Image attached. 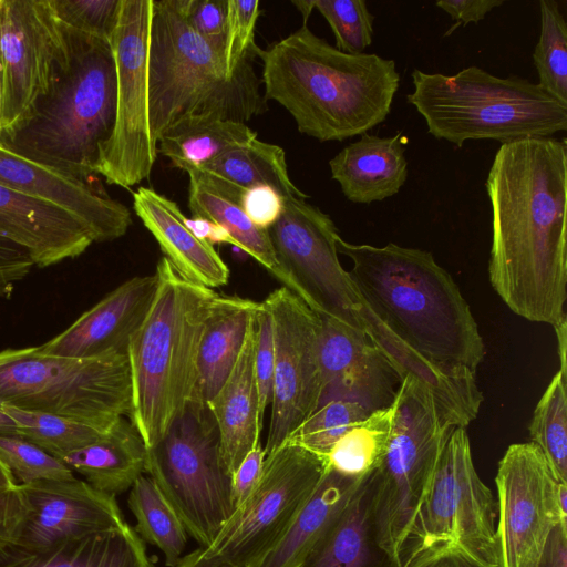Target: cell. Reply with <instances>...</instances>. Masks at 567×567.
Here are the masks:
<instances>
[{
  "label": "cell",
  "instance_id": "obj_1",
  "mask_svg": "<svg viewBox=\"0 0 567 567\" xmlns=\"http://www.w3.org/2000/svg\"><path fill=\"white\" fill-rule=\"evenodd\" d=\"M492 208L488 277L517 316L556 326L567 299L566 138L504 142L485 182Z\"/></svg>",
  "mask_w": 567,
  "mask_h": 567
},
{
  "label": "cell",
  "instance_id": "obj_2",
  "mask_svg": "<svg viewBox=\"0 0 567 567\" xmlns=\"http://www.w3.org/2000/svg\"><path fill=\"white\" fill-rule=\"evenodd\" d=\"M337 249L351 260L361 301L396 340L445 374L476 382L483 338L460 287L430 251L341 237Z\"/></svg>",
  "mask_w": 567,
  "mask_h": 567
},
{
  "label": "cell",
  "instance_id": "obj_3",
  "mask_svg": "<svg viewBox=\"0 0 567 567\" xmlns=\"http://www.w3.org/2000/svg\"><path fill=\"white\" fill-rule=\"evenodd\" d=\"M264 96L284 106L298 131L320 142L343 141L383 123L399 90L394 60L350 54L307 24L258 49Z\"/></svg>",
  "mask_w": 567,
  "mask_h": 567
},
{
  "label": "cell",
  "instance_id": "obj_4",
  "mask_svg": "<svg viewBox=\"0 0 567 567\" xmlns=\"http://www.w3.org/2000/svg\"><path fill=\"white\" fill-rule=\"evenodd\" d=\"M65 48L48 90L0 146L62 174L90 179L116 113L110 41L62 24Z\"/></svg>",
  "mask_w": 567,
  "mask_h": 567
},
{
  "label": "cell",
  "instance_id": "obj_5",
  "mask_svg": "<svg viewBox=\"0 0 567 567\" xmlns=\"http://www.w3.org/2000/svg\"><path fill=\"white\" fill-rule=\"evenodd\" d=\"M157 288L130 339V421L146 449L154 446L197 400L198 353L207 318L219 296L185 277L166 258L157 262Z\"/></svg>",
  "mask_w": 567,
  "mask_h": 567
},
{
  "label": "cell",
  "instance_id": "obj_6",
  "mask_svg": "<svg viewBox=\"0 0 567 567\" xmlns=\"http://www.w3.org/2000/svg\"><path fill=\"white\" fill-rule=\"evenodd\" d=\"M252 54L229 75L224 53L189 24L186 0H153L148 48V123L158 138L189 116L246 123L268 110Z\"/></svg>",
  "mask_w": 567,
  "mask_h": 567
},
{
  "label": "cell",
  "instance_id": "obj_7",
  "mask_svg": "<svg viewBox=\"0 0 567 567\" xmlns=\"http://www.w3.org/2000/svg\"><path fill=\"white\" fill-rule=\"evenodd\" d=\"M411 78L414 89L406 101L427 133L458 147L466 141L504 143L567 130V105L527 79L498 78L474 65L453 75L415 69Z\"/></svg>",
  "mask_w": 567,
  "mask_h": 567
},
{
  "label": "cell",
  "instance_id": "obj_8",
  "mask_svg": "<svg viewBox=\"0 0 567 567\" xmlns=\"http://www.w3.org/2000/svg\"><path fill=\"white\" fill-rule=\"evenodd\" d=\"M497 505L454 426L415 514L401 567H499Z\"/></svg>",
  "mask_w": 567,
  "mask_h": 567
},
{
  "label": "cell",
  "instance_id": "obj_9",
  "mask_svg": "<svg viewBox=\"0 0 567 567\" xmlns=\"http://www.w3.org/2000/svg\"><path fill=\"white\" fill-rule=\"evenodd\" d=\"M385 452L370 474L371 516L379 544L401 567L412 524L455 423L432 390L412 375L393 401Z\"/></svg>",
  "mask_w": 567,
  "mask_h": 567
},
{
  "label": "cell",
  "instance_id": "obj_10",
  "mask_svg": "<svg viewBox=\"0 0 567 567\" xmlns=\"http://www.w3.org/2000/svg\"><path fill=\"white\" fill-rule=\"evenodd\" d=\"M0 405L110 427L131 412L126 353L76 359L38 347L0 351Z\"/></svg>",
  "mask_w": 567,
  "mask_h": 567
},
{
  "label": "cell",
  "instance_id": "obj_11",
  "mask_svg": "<svg viewBox=\"0 0 567 567\" xmlns=\"http://www.w3.org/2000/svg\"><path fill=\"white\" fill-rule=\"evenodd\" d=\"M145 472L186 532L209 546L235 511L231 476L206 403L193 401L164 436L147 449Z\"/></svg>",
  "mask_w": 567,
  "mask_h": 567
},
{
  "label": "cell",
  "instance_id": "obj_12",
  "mask_svg": "<svg viewBox=\"0 0 567 567\" xmlns=\"http://www.w3.org/2000/svg\"><path fill=\"white\" fill-rule=\"evenodd\" d=\"M153 0H121L110 39L116 69V113L94 172L130 188L150 177L158 150L148 123V48Z\"/></svg>",
  "mask_w": 567,
  "mask_h": 567
},
{
  "label": "cell",
  "instance_id": "obj_13",
  "mask_svg": "<svg viewBox=\"0 0 567 567\" xmlns=\"http://www.w3.org/2000/svg\"><path fill=\"white\" fill-rule=\"evenodd\" d=\"M327 467V457L285 443L266 456L257 484L205 553L234 567H250L286 532Z\"/></svg>",
  "mask_w": 567,
  "mask_h": 567
},
{
  "label": "cell",
  "instance_id": "obj_14",
  "mask_svg": "<svg viewBox=\"0 0 567 567\" xmlns=\"http://www.w3.org/2000/svg\"><path fill=\"white\" fill-rule=\"evenodd\" d=\"M268 233L298 296L318 315L363 332V305L349 271L339 260L340 235L331 217L306 198L288 197L284 198L281 216Z\"/></svg>",
  "mask_w": 567,
  "mask_h": 567
},
{
  "label": "cell",
  "instance_id": "obj_15",
  "mask_svg": "<svg viewBox=\"0 0 567 567\" xmlns=\"http://www.w3.org/2000/svg\"><path fill=\"white\" fill-rule=\"evenodd\" d=\"M272 323L275 372L266 456L320 405L322 378L319 361L320 316L285 286L262 301Z\"/></svg>",
  "mask_w": 567,
  "mask_h": 567
},
{
  "label": "cell",
  "instance_id": "obj_16",
  "mask_svg": "<svg viewBox=\"0 0 567 567\" xmlns=\"http://www.w3.org/2000/svg\"><path fill=\"white\" fill-rule=\"evenodd\" d=\"M497 537L499 567H536L551 530L567 522L558 483L532 442L507 447L498 462Z\"/></svg>",
  "mask_w": 567,
  "mask_h": 567
},
{
  "label": "cell",
  "instance_id": "obj_17",
  "mask_svg": "<svg viewBox=\"0 0 567 567\" xmlns=\"http://www.w3.org/2000/svg\"><path fill=\"white\" fill-rule=\"evenodd\" d=\"M64 48L63 29L49 0H0L1 136L48 90Z\"/></svg>",
  "mask_w": 567,
  "mask_h": 567
},
{
  "label": "cell",
  "instance_id": "obj_18",
  "mask_svg": "<svg viewBox=\"0 0 567 567\" xmlns=\"http://www.w3.org/2000/svg\"><path fill=\"white\" fill-rule=\"evenodd\" d=\"M22 512L8 542L27 549L125 526L115 496L76 477L18 484Z\"/></svg>",
  "mask_w": 567,
  "mask_h": 567
},
{
  "label": "cell",
  "instance_id": "obj_19",
  "mask_svg": "<svg viewBox=\"0 0 567 567\" xmlns=\"http://www.w3.org/2000/svg\"><path fill=\"white\" fill-rule=\"evenodd\" d=\"M320 321V404L348 400L370 413L390 406L402 379L388 359L362 331L329 316Z\"/></svg>",
  "mask_w": 567,
  "mask_h": 567
},
{
  "label": "cell",
  "instance_id": "obj_20",
  "mask_svg": "<svg viewBox=\"0 0 567 567\" xmlns=\"http://www.w3.org/2000/svg\"><path fill=\"white\" fill-rule=\"evenodd\" d=\"M0 185L55 204L84 223L94 243L124 236L130 209L90 179L62 174L0 146Z\"/></svg>",
  "mask_w": 567,
  "mask_h": 567
},
{
  "label": "cell",
  "instance_id": "obj_21",
  "mask_svg": "<svg viewBox=\"0 0 567 567\" xmlns=\"http://www.w3.org/2000/svg\"><path fill=\"white\" fill-rule=\"evenodd\" d=\"M157 288L156 275L133 277L109 292L70 327L38 346L45 354L76 359L126 353Z\"/></svg>",
  "mask_w": 567,
  "mask_h": 567
},
{
  "label": "cell",
  "instance_id": "obj_22",
  "mask_svg": "<svg viewBox=\"0 0 567 567\" xmlns=\"http://www.w3.org/2000/svg\"><path fill=\"white\" fill-rule=\"evenodd\" d=\"M0 233L24 248L38 267L75 258L94 243L84 223L66 209L3 185Z\"/></svg>",
  "mask_w": 567,
  "mask_h": 567
},
{
  "label": "cell",
  "instance_id": "obj_23",
  "mask_svg": "<svg viewBox=\"0 0 567 567\" xmlns=\"http://www.w3.org/2000/svg\"><path fill=\"white\" fill-rule=\"evenodd\" d=\"M255 316L256 312L231 372L206 403L216 423L223 462L230 476L260 443L262 429L255 370Z\"/></svg>",
  "mask_w": 567,
  "mask_h": 567
},
{
  "label": "cell",
  "instance_id": "obj_24",
  "mask_svg": "<svg viewBox=\"0 0 567 567\" xmlns=\"http://www.w3.org/2000/svg\"><path fill=\"white\" fill-rule=\"evenodd\" d=\"M133 209L164 257L185 277L210 289L228 284V266L210 243L190 231L174 200L153 188L140 187L133 194Z\"/></svg>",
  "mask_w": 567,
  "mask_h": 567
},
{
  "label": "cell",
  "instance_id": "obj_25",
  "mask_svg": "<svg viewBox=\"0 0 567 567\" xmlns=\"http://www.w3.org/2000/svg\"><path fill=\"white\" fill-rule=\"evenodd\" d=\"M405 144L400 133L386 137L364 133L329 161L331 177L354 204L392 197L408 178Z\"/></svg>",
  "mask_w": 567,
  "mask_h": 567
},
{
  "label": "cell",
  "instance_id": "obj_26",
  "mask_svg": "<svg viewBox=\"0 0 567 567\" xmlns=\"http://www.w3.org/2000/svg\"><path fill=\"white\" fill-rule=\"evenodd\" d=\"M0 567H155L134 528L123 527L27 549L0 538Z\"/></svg>",
  "mask_w": 567,
  "mask_h": 567
},
{
  "label": "cell",
  "instance_id": "obj_27",
  "mask_svg": "<svg viewBox=\"0 0 567 567\" xmlns=\"http://www.w3.org/2000/svg\"><path fill=\"white\" fill-rule=\"evenodd\" d=\"M365 477H348L327 467L321 482L286 532L250 567H298Z\"/></svg>",
  "mask_w": 567,
  "mask_h": 567
},
{
  "label": "cell",
  "instance_id": "obj_28",
  "mask_svg": "<svg viewBox=\"0 0 567 567\" xmlns=\"http://www.w3.org/2000/svg\"><path fill=\"white\" fill-rule=\"evenodd\" d=\"M298 567H398L374 533L370 474Z\"/></svg>",
  "mask_w": 567,
  "mask_h": 567
},
{
  "label": "cell",
  "instance_id": "obj_29",
  "mask_svg": "<svg viewBox=\"0 0 567 567\" xmlns=\"http://www.w3.org/2000/svg\"><path fill=\"white\" fill-rule=\"evenodd\" d=\"M146 445L126 416L118 417L96 441L61 461L95 489L116 495L131 488L145 472Z\"/></svg>",
  "mask_w": 567,
  "mask_h": 567
},
{
  "label": "cell",
  "instance_id": "obj_30",
  "mask_svg": "<svg viewBox=\"0 0 567 567\" xmlns=\"http://www.w3.org/2000/svg\"><path fill=\"white\" fill-rule=\"evenodd\" d=\"M187 174L188 208L193 216L209 219L224 227L237 248L252 257L298 296L296 284L276 256L268 230L256 227L245 214L239 203L241 193L225 189L200 171H188Z\"/></svg>",
  "mask_w": 567,
  "mask_h": 567
},
{
  "label": "cell",
  "instance_id": "obj_31",
  "mask_svg": "<svg viewBox=\"0 0 567 567\" xmlns=\"http://www.w3.org/2000/svg\"><path fill=\"white\" fill-rule=\"evenodd\" d=\"M259 302L219 295L206 320L198 353L197 400L207 403L231 372Z\"/></svg>",
  "mask_w": 567,
  "mask_h": 567
},
{
  "label": "cell",
  "instance_id": "obj_32",
  "mask_svg": "<svg viewBox=\"0 0 567 567\" xmlns=\"http://www.w3.org/2000/svg\"><path fill=\"white\" fill-rule=\"evenodd\" d=\"M255 138L257 132L246 123L189 116L178 121L158 138L157 150L175 167L187 173Z\"/></svg>",
  "mask_w": 567,
  "mask_h": 567
},
{
  "label": "cell",
  "instance_id": "obj_33",
  "mask_svg": "<svg viewBox=\"0 0 567 567\" xmlns=\"http://www.w3.org/2000/svg\"><path fill=\"white\" fill-rule=\"evenodd\" d=\"M197 171L234 193L266 185L276 189L284 198L309 197L290 179L284 148L258 137L218 156Z\"/></svg>",
  "mask_w": 567,
  "mask_h": 567
},
{
  "label": "cell",
  "instance_id": "obj_34",
  "mask_svg": "<svg viewBox=\"0 0 567 567\" xmlns=\"http://www.w3.org/2000/svg\"><path fill=\"white\" fill-rule=\"evenodd\" d=\"M127 505L136 519V534L163 553L167 567H174L185 549L187 532L150 476L141 475L133 483Z\"/></svg>",
  "mask_w": 567,
  "mask_h": 567
},
{
  "label": "cell",
  "instance_id": "obj_35",
  "mask_svg": "<svg viewBox=\"0 0 567 567\" xmlns=\"http://www.w3.org/2000/svg\"><path fill=\"white\" fill-rule=\"evenodd\" d=\"M393 403L371 412L342 435L327 455L328 467L348 476L362 478L379 465L389 440Z\"/></svg>",
  "mask_w": 567,
  "mask_h": 567
},
{
  "label": "cell",
  "instance_id": "obj_36",
  "mask_svg": "<svg viewBox=\"0 0 567 567\" xmlns=\"http://www.w3.org/2000/svg\"><path fill=\"white\" fill-rule=\"evenodd\" d=\"M0 408L14 421V434L34 443L59 460L96 441L110 429L56 414L7 405Z\"/></svg>",
  "mask_w": 567,
  "mask_h": 567
},
{
  "label": "cell",
  "instance_id": "obj_37",
  "mask_svg": "<svg viewBox=\"0 0 567 567\" xmlns=\"http://www.w3.org/2000/svg\"><path fill=\"white\" fill-rule=\"evenodd\" d=\"M528 431L530 442L544 454L556 481L567 485L566 374L560 370L539 399Z\"/></svg>",
  "mask_w": 567,
  "mask_h": 567
},
{
  "label": "cell",
  "instance_id": "obj_38",
  "mask_svg": "<svg viewBox=\"0 0 567 567\" xmlns=\"http://www.w3.org/2000/svg\"><path fill=\"white\" fill-rule=\"evenodd\" d=\"M540 33L533 61L537 84L567 105V23L555 0H540Z\"/></svg>",
  "mask_w": 567,
  "mask_h": 567
},
{
  "label": "cell",
  "instance_id": "obj_39",
  "mask_svg": "<svg viewBox=\"0 0 567 567\" xmlns=\"http://www.w3.org/2000/svg\"><path fill=\"white\" fill-rule=\"evenodd\" d=\"M369 414L370 412L357 402L327 401L296 429L286 443L327 457L334 443Z\"/></svg>",
  "mask_w": 567,
  "mask_h": 567
},
{
  "label": "cell",
  "instance_id": "obj_40",
  "mask_svg": "<svg viewBox=\"0 0 567 567\" xmlns=\"http://www.w3.org/2000/svg\"><path fill=\"white\" fill-rule=\"evenodd\" d=\"M0 460L18 484L75 478L61 460L13 433H0Z\"/></svg>",
  "mask_w": 567,
  "mask_h": 567
},
{
  "label": "cell",
  "instance_id": "obj_41",
  "mask_svg": "<svg viewBox=\"0 0 567 567\" xmlns=\"http://www.w3.org/2000/svg\"><path fill=\"white\" fill-rule=\"evenodd\" d=\"M313 7L330 25L338 50L360 54L372 44L374 16L367 1L313 0Z\"/></svg>",
  "mask_w": 567,
  "mask_h": 567
},
{
  "label": "cell",
  "instance_id": "obj_42",
  "mask_svg": "<svg viewBox=\"0 0 567 567\" xmlns=\"http://www.w3.org/2000/svg\"><path fill=\"white\" fill-rule=\"evenodd\" d=\"M56 20L75 31L110 41L121 0H49Z\"/></svg>",
  "mask_w": 567,
  "mask_h": 567
},
{
  "label": "cell",
  "instance_id": "obj_43",
  "mask_svg": "<svg viewBox=\"0 0 567 567\" xmlns=\"http://www.w3.org/2000/svg\"><path fill=\"white\" fill-rule=\"evenodd\" d=\"M259 7L258 0H227L224 60L229 75L236 74L248 56L257 55L259 48L255 43V27Z\"/></svg>",
  "mask_w": 567,
  "mask_h": 567
},
{
  "label": "cell",
  "instance_id": "obj_44",
  "mask_svg": "<svg viewBox=\"0 0 567 567\" xmlns=\"http://www.w3.org/2000/svg\"><path fill=\"white\" fill-rule=\"evenodd\" d=\"M256 348L255 370L259 396L260 415L264 419L265 411L272 398L275 372V342L270 315L262 302L256 311Z\"/></svg>",
  "mask_w": 567,
  "mask_h": 567
},
{
  "label": "cell",
  "instance_id": "obj_45",
  "mask_svg": "<svg viewBox=\"0 0 567 567\" xmlns=\"http://www.w3.org/2000/svg\"><path fill=\"white\" fill-rule=\"evenodd\" d=\"M190 27L224 53L227 30V0H186Z\"/></svg>",
  "mask_w": 567,
  "mask_h": 567
},
{
  "label": "cell",
  "instance_id": "obj_46",
  "mask_svg": "<svg viewBox=\"0 0 567 567\" xmlns=\"http://www.w3.org/2000/svg\"><path fill=\"white\" fill-rule=\"evenodd\" d=\"M239 203L251 223L262 230H269L284 210V197L266 185L244 189Z\"/></svg>",
  "mask_w": 567,
  "mask_h": 567
},
{
  "label": "cell",
  "instance_id": "obj_47",
  "mask_svg": "<svg viewBox=\"0 0 567 567\" xmlns=\"http://www.w3.org/2000/svg\"><path fill=\"white\" fill-rule=\"evenodd\" d=\"M33 267L29 252L0 233V298H9Z\"/></svg>",
  "mask_w": 567,
  "mask_h": 567
},
{
  "label": "cell",
  "instance_id": "obj_48",
  "mask_svg": "<svg viewBox=\"0 0 567 567\" xmlns=\"http://www.w3.org/2000/svg\"><path fill=\"white\" fill-rule=\"evenodd\" d=\"M265 450L259 443L241 461L231 475V497L235 508L240 505L257 484L264 462Z\"/></svg>",
  "mask_w": 567,
  "mask_h": 567
},
{
  "label": "cell",
  "instance_id": "obj_49",
  "mask_svg": "<svg viewBox=\"0 0 567 567\" xmlns=\"http://www.w3.org/2000/svg\"><path fill=\"white\" fill-rule=\"evenodd\" d=\"M503 3V0H441L435 4L455 21L445 32L444 37H447L461 25L477 23Z\"/></svg>",
  "mask_w": 567,
  "mask_h": 567
},
{
  "label": "cell",
  "instance_id": "obj_50",
  "mask_svg": "<svg viewBox=\"0 0 567 567\" xmlns=\"http://www.w3.org/2000/svg\"><path fill=\"white\" fill-rule=\"evenodd\" d=\"M536 567H567V522L551 530Z\"/></svg>",
  "mask_w": 567,
  "mask_h": 567
},
{
  "label": "cell",
  "instance_id": "obj_51",
  "mask_svg": "<svg viewBox=\"0 0 567 567\" xmlns=\"http://www.w3.org/2000/svg\"><path fill=\"white\" fill-rule=\"evenodd\" d=\"M174 567H234L228 563L209 556L205 553L204 547H199L194 551L179 558Z\"/></svg>",
  "mask_w": 567,
  "mask_h": 567
},
{
  "label": "cell",
  "instance_id": "obj_52",
  "mask_svg": "<svg viewBox=\"0 0 567 567\" xmlns=\"http://www.w3.org/2000/svg\"><path fill=\"white\" fill-rule=\"evenodd\" d=\"M185 224L196 237L208 241L214 225L213 221L199 216H193L192 218L185 217Z\"/></svg>",
  "mask_w": 567,
  "mask_h": 567
},
{
  "label": "cell",
  "instance_id": "obj_53",
  "mask_svg": "<svg viewBox=\"0 0 567 567\" xmlns=\"http://www.w3.org/2000/svg\"><path fill=\"white\" fill-rule=\"evenodd\" d=\"M558 340V357L560 359V371L566 374V317L554 326Z\"/></svg>",
  "mask_w": 567,
  "mask_h": 567
},
{
  "label": "cell",
  "instance_id": "obj_54",
  "mask_svg": "<svg viewBox=\"0 0 567 567\" xmlns=\"http://www.w3.org/2000/svg\"><path fill=\"white\" fill-rule=\"evenodd\" d=\"M18 485L17 481L12 476L11 472L7 468V466L0 460V489L8 491L13 489Z\"/></svg>",
  "mask_w": 567,
  "mask_h": 567
},
{
  "label": "cell",
  "instance_id": "obj_55",
  "mask_svg": "<svg viewBox=\"0 0 567 567\" xmlns=\"http://www.w3.org/2000/svg\"><path fill=\"white\" fill-rule=\"evenodd\" d=\"M291 2L302 14L303 24H307V21L315 9L313 0H292Z\"/></svg>",
  "mask_w": 567,
  "mask_h": 567
},
{
  "label": "cell",
  "instance_id": "obj_56",
  "mask_svg": "<svg viewBox=\"0 0 567 567\" xmlns=\"http://www.w3.org/2000/svg\"><path fill=\"white\" fill-rule=\"evenodd\" d=\"M17 425L14 421L7 415L0 408V433H16Z\"/></svg>",
  "mask_w": 567,
  "mask_h": 567
},
{
  "label": "cell",
  "instance_id": "obj_57",
  "mask_svg": "<svg viewBox=\"0 0 567 567\" xmlns=\"http://www.w3.org/2000/svg\"><path fill=\"white\" fill-rule=\"evenodd\" d=\"M2 134V89H1V81H0V137Z\"/></svg>",
  "mask_w": 567,
  "mask_h": 567
}]
</instances>
